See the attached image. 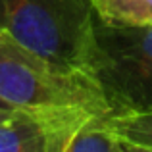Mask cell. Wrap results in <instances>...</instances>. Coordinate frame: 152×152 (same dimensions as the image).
Returning a JSON list of instances; mask_svg holds the SVG:
<instances>
[{
  "mask_svg": "<svg viewBox=\"0 0 152 152\" xmlns=\"http://www.w3.org/2000/svg\"><path fill=\"white\" fill-rule=\"evenodd\" d=\"M0 100L18 110L83 108L110 115L98 85L87 71L66 67L0 33Z\"/></svg>",
  "mask_w": 152,
  "mask_h": 152,
  "instance_id": "1",
  "label": "cell"
},
{
  "mask_svg": "<svg viewBox=\"0 0 152 152\" xmlns=\"http://www.w3.org/2000/svg\"><path fill=\"white\" fill-rule=\"evenodd\" d=\"M85 71L98 85L110 118L152 112V25H115L94 15Z\"/></svg>",
  "mask_w": 152,
  "mask_h": 152,
  "instance_id": "2",
  "label": "cell"
},
{
  "mask_svg": "<svg viewBox=\"0 0 152 152\" xmlns=\"http://www.w3.org/2000/svg\"><path fill=\"white\" fill-rule=\"evenodd\" d=\"M93 27L89 0H0V33L66 67L85 71Z\"/></svg>",
  "mask_w": 152,
  "mask_h": 152,
  "instance_id": "3",
  "label": "cell"
},
{
  "mask_svg": "<svg viewBox=\"0 0 152 152\" xmlns=\"http://www.w3.org/2000/svg\"><path fill=\"white\" fill-rule=\"evenodd\" d=\"M93 115L83 108L19 110L0 123V152H66L71 137Z\"/></svg>",
  "mask_w": 152,
  "mask_h": 152,
  "instance_id": "4",
  "label": "cell"
},
{
  "mask_svg": "<svg viewBox=\"0 0 152 152\" xmlns=\"http://www.w3.org/2000/svg\"><path fill=\"white\" fill-rule=\"evenodd\" d=\"M94 15L115 25H152V0H89Z\"/></svg>",
  "mask_w": 152,
  "mask_h": 152,
  "instance_id": "5",
  "label": "cell"
},
{
  "mask_svg": "<svg viewBox=\"0 0 152 152\" xmlns=\"http://www.w3.org/2000/svg\"><path fill=\"white\" fill-rule=\"evenodd\" d=\"M104 118L108 115H93L83 123L71 137L66 152H123L119 137L106 125Z\"/></svg>",
  "mask_w": 152,
  "mask_h": 152,
  "instance_id": "6",
  "label": "cell"
},
{
  "mask_svg": "<svg viewBox=\"0 0 152 152\" xmlns=\"http://www.w3.org/2000/svg\"><path fill=\"white\" fill-rule=\"evenodd\" d=\"M104 121L119 139H127L131 142L152 148V112L118 115V118L108 115V118H104Z\"/></svg>",
  "mask_w": 152,
  "mask_h": 152,
  "instance_id": "7",
  "label": "cell"
},
{
  "mask_svg": "<svg viewBox=\"0 0 152 152\" xmlns=\"http://www.w3.org/2000/svg\"><path fill=\"white\" fill-rule=\"evenodd\" d=\"M121 142V150L123 152H152L150 146H145V145H137V142H131L127 139H119Z\"/></svg>",
  "mask_w": 152,
  "mask_h": 152,
  "instance_id": "8",
  "label": "cell"
},
{
  "mask_svg": "<svg viewBox=\"0 0 152 152\" xmlns=\"http://www.w3.org/2000/svg\"><path fill=\"white\" fill-rule=\"evenodd\" d=\"M18 112H19L18 108H2V106H0V123L8 121L10 118H14Z\"/></svg>",
  "mask_w": 152,
  "mask_h": 152,
  "instance_id": "9",
  "label": "cell"
},
{
  "mask_svg": "<svg viewBox=\"0 0 152 152\" xmlns=\"http://www.w3.org/2000/svg\"><path fill=\"white\" fill-rule=\"evenodd\" d=\"M0 106H2V108H10V106H8V104L4 102V100H0Z\"/></svg>",
  "mask_w": 152,
  "mask_h": 152,
  "instance_id": "10",
  "label": "cell"
}]
</instances>
